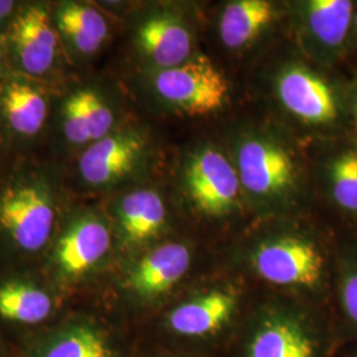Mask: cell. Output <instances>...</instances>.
Here are the masks:
<instances>
[{
  "mask_svg": "<svg viewBox=\"0 0 357 357\" xmlns=\"http://www.w3.org/2000/svg\"><path fill=\"white\" fill-rule=\"evenodd\" d=\"M64 169L13 156L0 172V270L38 268L72 204Z\"/></svg>",
  "mask_w": 357,
  "mask_h": 357,
  "instance_id": "1",
  "label": "cell"
},
{
  "mask_svg": "<svg viewBox=\"0 0 357 357\" xmlns=\"http://www.w3.org/2000/svg\"><path fill=\"white\" fill-rule=\"evenodd\" d=\"M231 271L197 278L142 326L139 337L175 351L227 357L258 295L243 275Z\"/></svg>",
  "mask_w": 357,
  "mask_h": 357,
  "instance_id": "2",
  "label": "cell"
},
{
  "mask_svg": "<svg viewBox=\"0 0 357 357\" xmlns=\"http://www.w3.org/2000/svg\"><path fill=\"white\" fill-rule=\"evenodd\" d=\"M336 243L298 227L253 233L230 252V266L246 281L330 311ZM331 314V312H330Z\"/></svg>",
  "mask_w": 357,
  "mask_h": 357,
  "instance_id": "3",
  "label": "cell"
},
{
  "mask_svg": "<svg viewBox=\"0 0 357 357\" xmlns=\"http://www.w3.org/2000/svg\"><path fill=\"white\" fill-rule=\"evenodd\" d=\"M339 348L330 311L258 293L227 357H333Z\"/></svg>",
  "mask_w": 357,
  "mask_h": 357,
  "instance_id": "4",
  "label": "cell"
},
{
  "mask_svg": "<svg viewBox=\"0 0 357 357\" xmlns=\"http://www.w3.org/2000/svg\"><path fill=\"white\" fill-rule=\"evenodd\" d=\"M195 243L171 236L115 265L105 306L135 330L160 312L197 280Z\"/></svg>",
  "mask_w": 357,
  "mask_h": 357,
  "instance_id": "5",
  "label": "cell"
},
{
  "mask_svg": "<svg viewBox=\"0 0 357 357\" xmlns=\"http://www.w3.org/2000/svg\"><path fill=\"white\" fill-rule=\"evenodd\" d=\"M115 261L114 236L106 209L72 202L38 270L66 298L110 274Z\"/></svg>",
  "mask_w": 357,
  "mask_h": 357,
  "instance_id": "6",
  "label": "cell"
},
{
  "mask_svg": "<svg viewBox=\"0 0 357 357\" xmlns=\"http://www.w3.org/2000/svg\"><path fill=\"white\" fill-rule=\"evenodd\" d=\"M114 89L102 79L68 77L56 86L47 143L54 163L63 168L77 155L125 123Z\"/></svg>",
  "mask_w": 357,
  "mask_h": 357,
  "instance_id": "7",
  "label": "cell"
},
{
  "mask_svg": "<svg viewBox=\"0 0 357 357\" xmlns=\"http://www.w3.org/2000/svg\"><path fill=\"white\" fill-rule=\"evenodd\" d=\"M139 332L105 306L65 311L22 340V357H137Z\"/></svg>",
  "mask_w": 357,
  "mask_h": 357,
  "instance_id": "8",
  "label": "cell"
},
{
  "mask_svg": "<svg viewBox=\"0 0 357 357\" xmlns=\"http://www.w3.org/2000/svg\"><path fill=\"white\" fill-rule=\"evenodd\" d=\"M153 158L149 131L137 123L125 122L78 153L66 166V185L69 191L82 195L118 193L146 175Z\"/></svg>",
  "mask_w": 357,
  "mask_h": 357,
  "instance_id": "9",
  "label": "cell"
},
{
  "mask_svg": "<svg viewBox=\"0 0 357 357\" xmlns=\"http://www.w3.org/2000/svg\"><path fill=\"white\" fill-rule=\"evenodd\" d=\"M15 73L60 85L72 68L52 20V1L26 0L3 36Z\"/></svg>",
  "mask_w": 357,
  "mask_h": 357,
  "instance_id": "10",
  "label": "cell"
},
{
  "mask_svg": "<svg viewBox=\"0 0 357 357\" xmlns=\"http://www.w3.org/2000/svg\"><path fill=\"white\" fill-rule=\"evenodd\" d=\"M56 86L13 72L0 84V139L13 156L47 143Z\"/></svg>",
  "mask_w": 357,
  "mask_h": 357,
  "instance_id": "11",
  "label": "cell"
},
{
  "mask_svg": "<svg viewBox=\"0 0 357 357\" xmlns=\"http://www.w3.org/2000/svg\"><path fill=\"white\" fill-rule=\"evenodd\" d=\"M236 168L241 188L268 212L283 209L298 192L296 163L273 138L261 134L241 138L236 149Z\"/></svg>",
  "mask_w": 357,
  "mask_h": 357,
  "instance_id": "12",
  "label": "cell"
},
{
  "mask_svg": "<svg viewBox=\"0 0 357 357\" xmlns=\"http://www.w3.org/2000/svg\"><path fill=\"white\" fill-rule=\"evenodd\" d=\"M143 79L155 102L192 116L212 114L229 98L228 79L203 54L169 69L144 72Z\"/></svg>",
  "mask_w": 357,
  "mask_h": 357,
  "instance_id": "13",
  "label": "cell"
},
{
  "mask_svg": "<svg viewBox=\"0 0 357 357\" xmlns=\"http://www.w3.org/2000/svg\"><path fill=\"white\" fill-rule=\"evenodd\" d=\"M115 243V265L174 236L165 197L153 187L118 192L105 208Z\"/></svg>",
  "mask_w": 357,
  "mask_h": 357,
  "instance_id": "14",
  "label": "cell"
},
{
  "mask_svg": "<svg viewBox=\"0 0 357 357\" xmlns=\"http://www.w3.org/2000/svg\"><path fill=\"white\" fill-rule=\"evenodd\" d=\"M130 40L144 72L169 69L193 56L188 23L166 6H150L135 13Z\"/></svg>",
  "mask_w": 357,
  "mask_h": 357,
  "instance_id": "15",
  "label": "cell"
},
{
  "mask_svg": "<svg viewBox=\"0 0 357 357\" xmlns=\"http://www.w3.org/2000/svg\"><path fill=\"white\" fill-rule=\"evenodd\" d=\"M181 184L196 212L209 220L230 216L238 204L237 168L216 147L205 146L192 153L183 167Z\"/></svg>",
  "mask_w": 357,
  "mask_h": 357,
  "instance_id": "16",
  "label": "cell"
},
{
  "mask_svg": "<svg viewBox=\"0 0 357 357\" xmlns=\"http://www.w3.org/2000/svg\"><path fill=\"white\" fill-rule=\"evenodd\" d=\"M64 301L38 268L0 270V323L6 326L38 331L63 314Z\"/></svg>",
  "mask_w": 357,
  "mask_h": 357,
  "instance_id": "17",
  "label": "cell"
},
{
  "mask_svg": "<svg viewBox=\"0 0 357 357\" xmlns=\"http://www.w3.org/2000/svg\"><path fill=\"white\" fill-rule=\"evenodd\" d=\"M275 93L283 109L308 126L332 128L342 118L335 88L306 65H284L275 77Z\"/></svg>",
  "mask_w": 357,
  "mask_h": 357,
  "instance_id": "18",
  "label": "cell"
},
{
  "mask_svg": "<svg viewBox=\"0 0 357 357\" xmlns=\"http://www.w3.org/2000/svg\"><path fill=\"white\" fill-rule=\"evenodd\" d=\"M52 20L70 66L89 64L112 35L107 15L100 6L89 1H52Z\"/></svg>",
  "mask_w": 357,
  "mask_h": 357,
  "instance_id": "19",
  "label": "cell"
},
{
  "mask_svg": "<svg viewBox=\"0 0 357 357\" xmlns=\"http://www.w3.org/2000/svg\"><path fill=\"white\" fill-rule=\"evenodd\" d=\"M332 321L340 347L357 342V234L336 241Z\"/></svg>",
  "mask_w": 357,
  "mask_h": 357,
  "instance_id": "20",
  "label": "cell"
},
{
  "mask_svg": "<svg viewBox=\"0 0 357 357\" xmlns=\"http://www.w3.org/2000/svg\"><path fill=\"white\" fill-rule=\"evenodd\" d=\"M302 32L310 45L326 54L340 51L354 24L349 0H308L298 4Z\"/></svg>",
  "mask_w": 357,
  "mask_h": 357,
  "instance_id": "21",
  "label": "cell"
},
{
  "mask_svg": "<svg viewBox=\"0 0 357 357\" xmlns=\"http://www.w3.org/2000/svg\"><path fill=\"white\" fill-rule=\"evenodd\" d=\"M274 17L275 7L266 0L231 1L220 16V38L230 50H240L259 38Z\"/></svg>",
  "mask_w": 357,
  "mask_h": 357,
  "instance_id": "22",
  "label": "cell"
},
{
  "mask_svg": "<svg viewBox=\"0 0 357 357\" xmlns=\"http://www.w3.org/2000/svg\"><path fill=\"white\" fill-rule=\"evenodd\" d=\"M327 178L333 202L357 215V150L336 153L328 163Z\"/></svg>",
  "mask_w": 357,
  "mask_h": 357,
  "instance_id": "23",
  "label": "cell"
},
{
  "mask_svg": "<svg viewBox=\"0 0 357 357\" xmlns=\"http://www.w3.org/2000/svg\"><path fill=\"white\" fill-rule=\"evenodd\" d=\"M137 357H205L195 354H188V352H181V351H175L165 348L160 345L153 344L149 342H144L139 337V347Z\"/></svg>",
  "mask_w": 357,
  "mask_h": 357,
  "instance_id": "24",
  "label": "cell"
},
{
  "mask_svg": "<svg viewBox=\"0 0 357 357\" xmlns=\"http://www.w3.org/2000/svg\"><path fill=\"white\" fill-rule=\"evenodd\" d=\"M23 1L19 0H0V38L4 36Z\"/></svg>",
  "mask_w": 357,
  "mask_h": 357,
  "instance_id": "25",
  "label": "cell"
},
{
  "mask_svg": "<svg viewBox=\"0 0 357 357\" xmlns=\"http://www.w3.org/2000/svg\"><path fill=\"white\" fill-rule=\"evenodd\" d=\"M13 73V69L8 63L7 59V53H6V48H4V43L3 38H0V84Z\"/></svg>",
  "mask_w": 357,
  "mask_h": 357,
  "instance_id": "26",
  "label": "cell"
},
{
  "mask_svg": "<svg viewBox=\"0 0 357 357\" xmlns=\"http://www.w3.org/2000/svg\"><path fill=\"white\" fill-rule=\"evenodd\" d=\"M333 357H357V342L351 344L342 345Z\"/></svg>",
  "mask_w": 357,
  "mask_h": 357,
  "instance_id": "27",
  "label": "cell"
},
{
  "mask_svg": "<svg viewBox=\"0 0 357 357\" xmlns=\"http://www.w3.org/2000/svg\"><path fill=\"white\" fill-rule=\"evenodd\" d=\"M8 153H10V151L6 149V146L3 144V142L0 139V172H1V169H3L4 167L7 166V163L10 162V160L7 159Z\"/></svg>",
  "mask_w": 357,
  "mask_h": 357,
  "instance_id": "28",
  "label": "cell"
},
{
  "mask_svg": "<svg viewBox=\"0 0 357 357\" xmlns=\"http://www.w3.org/2000/svg\"><path fill=\"white\" fill-rule=\"evenodd\" d=\"M8 356H10V348H8V344L6 343L4 337H3L1 333H0V357Z\"/></svg>",
  "mask_w": 357,
  "mask_h": 357,
  "instance_id": "29",
  "label": "cell"
},
{
  "mask_svg": "<svg viewBox=\"0 0 357 357\" xmlns=\"http://www.w3.org/2000/svg\"><path fill=\"white\" fill-rule=\"evenodd\" d=\"M352 26L355 29V35H356L357 38V11L355 13V16H354V24H352Z\"/></svg>",
  "mask_w": 357,
  "mask_h": 357,
  "instance_id": "30",
  "label": "cell"
},
{
  "mask_svg": "<svg viewBox=\"0 0 357 357\" xmlns=\"http://www.w3.org/2000/svg\"><path fill=\"white\" fill-rule=\"evenodd\" d=\"M355 101H356V102H355V109H354V110H355V118H356V125H357V96H356V100H355Z\"/></svg>",
  "mask_w": 357,
  "mask_h": 357,
  "instance_id": "31",
  "label": "cell"
},
{
  "mask_svg": "<svg viewBox=\"0 0 357 357\" xmlns=\"http://www.w3.org/2000/svg\"><path fill=\"white\" fill-rule=\"evenodd\" d=\"M20 357H22V356H20Z\"/></svg>",
  "mask_w": 357,
  "mask_h": 357,
  "instance_id": "32",
  "label": "cell"
}]
</instances>
